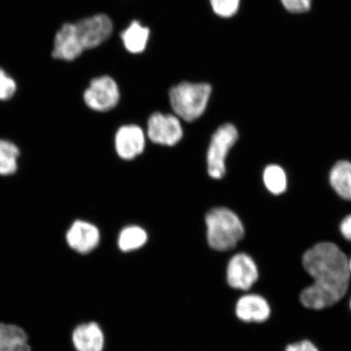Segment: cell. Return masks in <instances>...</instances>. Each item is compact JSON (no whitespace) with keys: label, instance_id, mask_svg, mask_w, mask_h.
<instances>
[{"label":"cell","instance_id":"obj_19","mask_svg":"<svg viewBox=\"0 0 351 351\" xmlns=\"http://www.w3.org/2000/svg\"><path fill=\"white\" fill-rule=\"evenodd\" d=\"M17 90V83L5 69L0 66V101L13 98Z\"/></svg>","mask_w":351,"mask_h":351},{"label":"cell","instance_id":"obj_2","mask_svg":"<svg viewBox=\"0 0 351 351\" xmlns=\"http://www.w3.org/2000/svg\"><path fill=\"white\" fill-rule=\"evenodd\" d=\"M112 22L105 14L94 15L75 22L65 23L55 34V55L66 62H71L86 50L93 49L111 36Z\"/></svg>","mask_w":351,"mask_h":351},{"label":"cell","instance_id":"obj_24","mask_svg":"<svg viewBox=\"0 0 351 351\" xmlns=\"http://www.w3.org/2000/svg\"><path fill=\"white\" fill-rule=\"evenodd\" d=\"M349 270L351 275V258L349 260Z\"/></svg>","mask_w":351,"mask_h":351},{"label":"cell","instance_id":"obj_7","mask_svg":"<svg viewBox=\"0 0 351 351\" xmlns=\"http://www.w3.org/2000/svg\"><path fill=\"white\" fill-rule=\"evenodd\" d=\"M147 134L153 143L171 147L181 141L183 130L177 117L156 112L149 118Z\"/></svg>","mask_w":351,"mask_h":351},{"label":"cell","instance_id":"obj_18","mask_svg":"<svg viewBox=\"0 0 351 351\" xmlns=\"http://www.w3.org/2000/svg\"><path fill=\"white\" fill-rule=\"evenodd\" d=\"M263 182L271 194H282L287 188V174L278 165L267 166L263 172Z\"/></svg>","mask_w":351,"mask_h":351},{"label":"cell","instance_id":"obj_15","mask_svg":"<svg viewBox=\"0 0 351 351\" xmlns=\"http://www.w3.org/2000/svg\"><path fill=\"white\" fill-rule=\"evenodd\" d=\"M329 181L333 190L342 199L351 200V163L341 160L332 167Z\"/></svg>","mask_w":351,"mask_h":351},{"label":"cell","instance_id":"obj_3","mask_svg":"<svg viewBox=\"0 0 351 351\" xmlns=\"http://www.w3.org/2000/svg\"><path fill=\"white\" fill-rule=\"evenodd\" d=\"M206 223L208 243L216 251L227 252L234 249L244 237L243 223L230 209L217 208L210 210L206 216Z\"/></svg>","mask_w":351,"mask_h":351},{"label":"cell","instance_id":"obj_9","mask_svg":"<svg viewBox=\"0 0 351 351\" xmlns=\"http://www.w3.org/2000/svg\"><path fill=\"white\" fill-rule=\"evenodd\" d=\"M116 151L121 159L131 160L141 155L145 147V135L139 126L124 125L115 137Z\"/></svg>","mask_w":351,"mask_h":351},{"label":"cell","instance_id":"obj_1","mask_svg":"<svg viewBox=\"0 0 351 351\" xmlns=\"http://www.w3.org/2000/svg\"><path fill=\"white\" fill-rule=\"evenodd\" d=\"M302 265L314 282L302 291L301 304L322 310L339 302L348 292L350 273L345 253L332 243L314 245L302 256Z\"/></svg>","mask_w":351,"mask_h":351},{"label":"cell","instance_id":"obj_4","mask_svg":"<svg viewBox=\"0 0 351 351\" xmlns=\"http://www.w3.org/2000/svg\"><path fill=\"white\" fill-rule=\"evenodd\" d=\"M212 87L207 83L184 82L169 92L170 103L179 117L192 122L203 115L207 108Z\"/></svg>","mask_w":351,"mask_h":351},{"label":"cell","instance_id":"obj_14","mask_svg":"<svg viewBox=\"0 0 351 351\" xmlns=\"http://www.w3.org/2000/svg\"><path fill=\"white\" fill-rule=\"evenodd\" d=\"M150 30L139 21L132 22L128 28L121 33V39L125 49L133 54L141 53L146 49Z\"/></svg>","mask_w":351,"mask_h":351},{"label":"cell","instance_id":"obj_6","mask_svg":"<svg viewBox=\"0 0 351 351\" xmlns=\"http://www.w3.org/2000/svg\"><path fill=\"white\" fill-rule=\"evenodd\" d=\"M119 99V88L117 82L108 76L93 79L84 92L86 104L97 112L110 111L117 106Z\"/></svg>","mask_w":351,"mask_h":351},{"label":"cell","instance_id":"obj_11","mask_svg":"<svg viewBox=\"0 0 351 351\" xmlns=\"http://www.w3.org/2000/svg\"><path fill=\"white\" fill-rule=\"evenodd\" d=\"M271 309L265 298L247 295L239 298L236 304V315L247 323H262L269 318Z\"/></svg>","mask_w":351,"mask_h":351},{"label":"cell","instance_id":"obj_17","mask_svg":"<svg viewBox=\"0 0 351 351\" xmlns=\"http://www.w3.org/2000/svg\"><path fill=\"white\" fill-rule=\"evenodd\" d=\"M20 156L19 147L6 140H0V175L14 173Z\"/></svg>","mask_w":351,"mask_h":351},{"label":"cell","instance_id":"obj_12","mask_svg":"<svg viewBox=\"0 0 351 351\" xmlns=\"http://www.w3.org/2000/svg\"><path fill=\"white\" fill-rule=\"evenodd\" d=\"M73 341L77 351H102L104 337L97 324H84L74 330Z\"/></svg>","mask_w":351,"mask_h":351},{"label":"cell","instance_id":"obj_13","mask_svg":"<svg viewBox=\"0 0 351 351\" xmlns=\"http://www.w3.org/2000/svg\"><path fill=\"white\" fill-rule=\"evenodd\" d=\"M0 351H32L24 329L0 323Z\"/></svg>","mask_w":351,"mask_h":351},{"label":"cell","instance_id":"obj_16","mask_svg":"<svg viewBox=\"0 0 351 351\" xmlns=\"http://www.w3.org/2000/svg\"><path fill=\"white\" fill-rule=\"evenodd\" d=\"M147 234L142 228L129 226L121 232L118 245L123 252L134 251L147 243Z\"/></svg>","mask_w":351,"mask_h":351},{"label":"cell","instance_id":"obj_20","mask_svg":"<svg viewBox=\"0 0 351 351\" xmlns=\"http://www.w3.org/2000/svg\"><path fill=\"white\" fill-rule=\"evenodd\" d=\"M210 5L217 15L229 19L238 12L240 0H210Z\"/></svg>","mask_w":351,"mask_h":351},{"label":"cell","instance_id":"obj_8","mask_svg":"<svg viewBox=\"0 0 351 351\" xmlns=\"http://www.w3.org/2000/svg\"><path fill=\"white\" fill-rule=\"evenodd\" d=\"M258 278V267L251 256L239 253L232 257L227 269V280L232 288L248 291Z\"/></svg>","mask_w":351,"mask_h":351},{"label":"cell","instance_id":"obj_22","mask_svg":"<svg viewBox=\"0 0 351 351\" xmlns=\"http://www.w3.org/2000/svg\"><path fill=\"white\" fill-rule=\"evenodd\" d=\"M285 351H319L313 342L307 340L289 345Z\"/></svg>","mask_w":351,"mask_h":351},{"label":"cell","instance_id":"obj_21","mask_svg":"<svg viewBox=\"0 0 351 351\" xmlns=\"http://www.w3.org/2000/svg\"><path fill=\"white\" fill-rule=\"evenodd\" d=\"M282 5L291 13H304L310 10L313 0H280Z\"/></svg>","mask_w":351,"mask_h":351},{"label":"cell","instance_id":"obj_10","mask_svg":"<svg viewBox=\"0 0 351 351\" xmlns=\"http://www.w3.org/2000/svg\"><path fill=\"white\" fill-rule=\"evenodd\" d=\"M70 247L81 254L89 253L99 243L100 234L98 228L86 221H77L73 223L66 234Z\"/></svg>","mask_w":351,"mask_h":351},{"label":"cell","instance_id":"obj_25","mask_svg":"<svg viewBox=\"0 0 351 351\" xmlns=\"http://www.w3.org/2000/svg\"><path fill=\"white\" fill-rule=\"evenodd\" d=\"M350 309H351V298H350Z\"/></svg>","mask_w":351,"mask_h":351},{"label":"cell","instance_id":"obj_23","mask_svg":"<svg viewBox=\"0 0 351 351\" xmlns=\"http://www.w3.org/2000/svg\"><path fill=\"white\" fill-rule=\"evenodd\" d=\"M340 230L346 240L351 241V215L346 217L341 223Z\"/></svg>","mask_w":351,"mask_h":351},{"label":"cell","instance_id":"obj_5","mask_svg":"<svg viewBox=\"0 0 351 351\" xmlns=\"http://www.w3.org/2000/svg\"><path fill=\"white\" fill-rule=\"evenodd\" d=\"M238 138V130L232 124L219 127L214 134L208 152V173L210 178L221 179L225 176L228 153Z\"/></svg>","mask_w":351,"mask_h":351}]
</instances>
